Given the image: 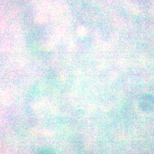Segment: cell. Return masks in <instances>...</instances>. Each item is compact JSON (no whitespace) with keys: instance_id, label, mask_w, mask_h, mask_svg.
<instances>
[{"instance_id":"6da1fadb","label":"cell","mask_w":154,"mask_h":154,"mask_svg":"<svg viewBox=\"0 0 154 154\" xmlns=\"http://www.w3.org/2000/svg\"><path fill=\"white\" fill-rule=\"evenodd\" d=\"M140 106L145 111H151L154 109V96L151 95H144L141 97Z\"/></svg>"},{"instance_id":"7a4b0ae2","label":"cell","mask_w":154,"mask_h":154,"mask_svg":"<svg viewBox=\"0 0 154 154\" xmlns=\"http://www.w3.org/2000/svg\"><path fill=\"white\" fill-rule=\"evenodd\" d=\"M36 154H53L51 151L48 149H43L38 152Z\"/></svg>"}]
</instances>
